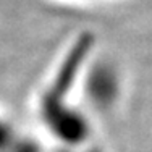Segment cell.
Segmentation results:
<instances>
[{
  "label": "cell",
  "instance_id": "1",
  "mask_svg": "<svg viewBox=\"0 0 152 152\" xmlns=\"http://www.w3.org/2000/svg\"><path fill=\"white\" fill-rule=\"evenodd\" d=\"M10 142L21 144V142H24V141L20 134H16V131L10 126L8 121L0 118V152H3L2 149H5Z\"/></svg>",
  "mask_w": 152,
  "mask_h": 152
}]
</instances>
